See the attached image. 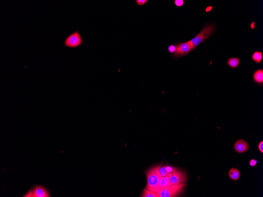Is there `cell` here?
<instances>
[{
  "instance_id": "6da1fadb",
  "label": "cell",
  "mask_w": 263,
  "mask_h": 197,
  "mask_svg": "<svg viewBox=\"0 0 263 197\" xmlns=\"http://www.w3.org/2000/svg\"><path fill=\"white\" fill-rule=\"evenodd\" d=\"M160 166L153 167L146 172L147 185L146 188L156 193L160 190V181L162 177L159 172Z\"/></svg>"
},
{
  "instance_id": "7a4b0ae2",
  "label": "cell",
  "mask_w": 263,
  "mask_h": 197,
  "mask_svg": "<svg viewBox=\"0 0 263 197\" xmlns=\"http://www.w3.org/2000/svg\"><path fill=\"white\" fill-rule=\"evenodd\" d=\"M215 28L213 25H207L204 27L200 33L191 40L188 41L191 46V52L207 39L213 33Z\"/></svg>"
},
{
  "instance_id": "3957f363",
  "label": "cell",
  "mask_w": 263,
  "mask_h": 197,
  "mask_svg": "<svg viewBox=\"0 0 263 197\" xmlns=\"http://www.w3.org/2000/svg\"><path fill=\"white\" fill-rule=\"evenodd\" d=\"M186 186L185 183L180 185H172L161 189L156 193L158 197H175L178 196Z\"/></svg>"
},
{
  "instance_id": "277c9868",
  "label": "cell",
  "mask_w": 263,
  "mask_h": 197,
  "mask_svg": "<svg viewBox=\"0 0 263 197\" xmlns=\"http://www.w3.org/2000/svg\"><path fill=\"white\" fill-rule=\"evenodd\" d=\"M49 191L41 186H37L31 188L23 197H49Z\"/></svg>"
},
{
  "instance_id": "5b68a950",
  "label": "cell",
  "mask_w": 263,
  "mask_h": 197,
  "mask_svg": "<svg viewBox=\"0 0 263 197\" xmlns=\"http://www.w3.org/2000/svg\"><path fill=\"white\" fill-rule=\"evenodd\" d=\"M187 179L186 174L184 172L177 169L172 172L170 181L172 185H180L185 183Z\"/></svg>"
},
{
  "instance_id": "8992f818",
  "label": "cell",
  "mask_w": 263,
  "mask_h": 197,
  "mask_svg": "<svg viewBox=\"0 0 263 197\" xmlns=\"http://www.w3.org/2000/svg\"><path fill=\"white\" fill-rule=\"evenodd\" d=\"M83 44V40L79 32H76L69 36L65 40V45L71 48H76Z\"/></svg>"
},
{
  "instance_id": "52a82bcc",
  "label": "cell",
  "mask_w": 263,
  "mask_h": 197,
  "mask_svg": "<svg viewBox=\"0 0 263 197\" xmlns=\"http://www.w3.org/2000/svg\"><path fill=\"white\" fill-rule=\"evenodd\" d=\"M191 46L188 42L180 43L176 45L175 52L173 53L175 57H179L185 56L190 52Z\"/></svg>"
},
{
  "instance_id": "ba28073f",
  "label": "cell",
  "mask_w": 263,
  "mask_h": 197,
  "mask_svg": "<svg viewBox=\"0 0 263 197\" xmlns=\"http://www.w3.org/2000/svg\"><path fill=\"white\" fill-rule=\"evenodd\" d=\"M235 149L239 153H243L246 152L249 148V145L244 140L239 139L237 140L234 145Z\"/></svg>"
},
{
  "instance_id": "9c48e42d",
  "label": "cell",
  "mask_w": 263,
  "mask_h": 197,
  "mask_svg": "<svg viewBox=\"0 0 263 197\" xmlns=\"http://www.w3.org/2000/svg\"><path fill=\"white\" fill-rule=\"evenodd\" d=\"M172 175V173H170L165 177H162L160 181V188L164 189L172 186L170 181V178Z\"/></svg>"
},
{
  "instance_id": "30bf717a",
  "label": "cell",
  "mask_w": 263,
  "mask_h": 197,
  "mask_svg": "<svg viewBox=\"0 0 263 197\" xmlns=\"http://www.w3.org/2000/svg\"><path fill=\"white\" fill-rule=\"evenodd\" d=\"M253 79L258 84L263 83V70L259 69L256 71L253 74Z\"/></svg>"
},
{
  "instance_id": "8fae6325",
  "label": "cell",
  "mask_w": 263,
  "mask_h": 197,
  "mask_svg": "<svg viewBox=\"0 0 263 197\" xmlns=\"http://www.w3.org/2000/svg\"><path fill=\"white\" fill-rule=\"evenodd\" d=\"M229 177L232 180L236 181L240 179V173L237 169L232 168L229 170Z\"/></svg>"
},
{
  "instance_id": "7c38bea8",
  "label": "cell",
  "mask_w": 263,
  "mask_h": 197,
  "mask_svg": "<svg viewBox=\"0 0 263 197\" xmlns=\"http://www.w3.org/2000/svg\"><path fill=\"white\" fill-rule=\"evenodd\" d=\"M240 60L238 57H233L229 59L227 61V63L231 68H236L239 65Z\"/></svg>"
},
{
  "instance_id": "4fadbf2b",
  "label": "cell",
  "mask_w": 263,
  "mask_h": 197,
  "mask_svg": "<svg viewBox=\"0 0 263 197\" xmlns=\"http://www.w3.org/2000/svg\"><path fill=\"white\" fill-rule=\"evenodd\" d=\"M252 58L254 62L260 64L261 63L263 59L262 53L260 52H255L252 55Z\"/></svg>"
},
{
  "instance_id": "5bb4252c",
  "label": "cell",
  "mask_w": 263,
  "mask_h": 197,
  "mask_svg": "<svg viewBox=\"0 0 263 197\" xmlns=\"http://www.w3.org/2000/svg\"><path fill=\"white\" fill-rule=\"evenodd\" d=\"M141 197H158L156 193L152 191L148 190L146 188L143 190V193Z\"/></svg>"
},
{
  "instance_id": "9a60e30c",
  "label": "cell",
  "mask_w": 263,
  "mask_h": 197,
  "mask_svg": "<svg viewBox=\"0 0 263 197\" xmlns=\"http://www.w3.org/2000/svg\"><path fill=\"white\" fill-rule=\"evenodd\" d=\"M159 172L162 177L166 176L169 174L166 170V166L162 167L160 166V169H159Z\"/></svg>"
},
{
  "instance_id": "2e32d148",
  "label": "cell",
  "mask_w": 263,
  "mask_h": 197,
  "mask_svg": "<svg viewBox=\"0 0 263 197\" xmlns=\"http://www.w3.org/2000/svg\"><path fill=\"white\" fill-rule=\"evenodd\" d=\"M176 50V46L174 44H171L168 47V50L171 53H174Z\"/></svg>"
},
{
  "instance_id": "e0dca14e",
  "label": "cell",
  "mask_w": 263,
  "mask_h": 197,
  "mask_svg": "<svg viewBox=\"0 0 263 197\" xmlns=\"http://www.w3.org/2000/svg\"><path fill=\"white\" fill-rule=\"evenodd\" d=\"M177 169L175 168L172 167L170 166H166V171L167 172H168L169 174L170 173H172L174 171H175V170H177Z\"/></svg>"
},
{
  "instance_id": "ac0fdd59",
  "label": "cell",
  "mask_w": 263,
  "mask_h": 197,
  "mask_svg": "<svg viewBox=\"0 0 263 197\" xmlns=\"http://www.w3.org/2000/svg\"><path fill=\"white\" fill-rule=\"evenodd\" d=\"M148 1L147 0H136V2L138 5L142 6L145 4Z\"/></svg>"
},
{
  "instance_id": "d6986e66",
  "label": "cell",
  "mask_w": 263,
  "mask_h": 197,
  "mask_svg": "<svg viewBox=\"0 0 263 197\" xmlns=\"http://www.w3.org/2000/svg\"><path fill=\"white\" fill-rule=\"evenodd\" d=\"M175 4L177 7H181L184 3L183 0H176V1H175Z\"/></svg>"
},
{
  "instance_id": "ffe728a7",
  "label": "cell",
  "mask_w": 263,
  "mask_h": 197,
  "mask_svg": "<svg viewBox=\"0 0 263 197\" xmlns=\"http://www.w3.org/2000/svg\"><path fill=\"white\" fill-rule=\"evenodd\" d=\"M257 161L255 159H253L251 160L250 161L249 164L251 166L254 167L256 166V164H257Z\"/></svg>"
},
{
  "instance_id": "44dd1931",
  "label": "cell",
  "mask_w": 263,
  "mask_h": 197,
  "mask_svg": "<svg viewBox=\"0 0 263 197\" xmlns=\"http://www.w3.org/2000/svg\"><path fill=\"white\" fill-rule=\"evenodd\" d=\"M259 148L262 153H263V141L260 142L259 145Z\"/></svg>"
},
{
  "instance_id": "7402d4cb",
  "label": "cell",
  "mask_w": 263,
  "mask_h": 197,
  "mask_svg": "<svg viewBox=\"0 0 263 197\" xmlns=\"http://www.w3.org/2000/svg\"><path fill=\"white\" fill-rule=\"evenodd\" d=\"M256 27V24L254 22H253L251 23V28L252 29H254Z\"/></svg>"
},
{
  "instance_id": "603a6c76",
  "label": "cell",
  "mask_w": 263,
  "mask_h": 197,
  "mask_svg": "<svg viewBox=\"0 0 263 197\" xmlns=\"http://www.w3.org/2000/svg\"><path fill=\"white\" fill-rule=\"evenodd\" d=\"M212 7H207V9H206V12H207L210 11H211V10H212Z\"/></svg>"
}]
</instances>
